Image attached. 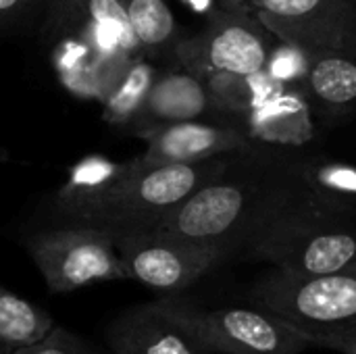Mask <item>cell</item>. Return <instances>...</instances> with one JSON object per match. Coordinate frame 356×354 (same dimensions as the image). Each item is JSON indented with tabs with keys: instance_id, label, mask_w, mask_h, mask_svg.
<instances>
[{
	"instance_id": "obj_1",
	"label": "cell",
	"mask_w": 356,
	"mask_h": 354,
	"mask_svg": "<svg viewBox=\"0 0 356 354\" xmlns=\"http://www.w3.org/2000/svg\"><path fill=\"white\" fill-rule=\"evenodd\" d=\"M307 159L286 146L252 142L148 232L221 246L234 261L275 219L309 196Z\"/></svg>"
},
{
	"instance_id": "obj_2",
	"label": "cell",
	"mask_w": 356,
	"mask_h": 354,
	"mask_svg": "<svg viewBox=\"0 0 356 354\" xmlns=\"http://www.w3.org/2000/svg\"><path fill=\"white\" fill-rule=\"evenodd\" d=\"M227 163V154L198 163L146 165L127 161L123 171L94 194L54 202L63 225H92L113 236L148 232Z\"/></svg>"
},
{
	"instance_id": "obj_3",
	"label": "cell",
	"mask_w": 356,
	"mask_h": 354,
	"mask_svg": "<svg viewBox=\"0 0 356 354\" xmlns=\"http://www.w3.org/2000/svg\"><path fill=\"white\" fill-rule=\"evenodd\" d=\"M242 259L261 261L296 275L353 271L356 211L321 204L309 194L254 238Z\"/></svg>"
},
{
	"instance_id": "obj_4",
	"label": "cell",
	"mask_w": 356,
	"mask_h": 354,
	"mask_svg": "<svg viewBox=\"0 0 356 354\" xmlns=\"http://www.w3.org/2000/svg\"><path fill=\"white\" fill-rule=\"evenodd\" d=\"M192 340L200 354H300L313 348L311 338L254 307H204L181 294L152 303Z\"/></svg>"
},
{
	"instance_id": "obj_5",
	"label": "cell",
	"mask_w": 356,
	"mask_h": 354,
	"mask_svg": "<svg viewBox=\"0 0 356 354\" xmlns=\"http://www.w3.org/2000/svg\"><path fill=\"white\" fill-rule=\"evenodd\" d=\"M246 298L309 336L311 344L356 332V269L327 275L271 269L254 280Z\"/></svg>"
},
{
	"instance_id": "obj_6",
	"label": "cell",
	"mask_w": 356,
	"mask_h": 354,
	"mask_svg": "<svg viewBox=\"0 0 356 354\" xmlns=\"http://www.w3.org/2000/svg\"><path fill=\"white\" fill-rule=\"evenodd\" d=\"M25 248L52 294H71L100 282H125L115 236L92 225H60L35 232Z\"/></svg>"
},
{
	"instance_id": "obj_7",
	"label": "cell",
	"mask_w": 356,
	"mask_h": 354,
	"mask_svg": "<svg viewBox=\"0 0 356 354\" xmlns=\"http://www.w3.org/2000/svg\"><path fill=\"white\" fill-rule=\"evenodd\" d=\"M275 35L263 25L248 4L227 6L209 17L207 25L184 35L171 52L177 67L196 75L257 73L265 69Z\"/></svg>"
},
{
	"instance_id": "obj_8",
	"label": "cell",
	"mask_w": 356,
	"mask_h": 354,
	"mask_svg": "<svg viewBox=\"0 0 356 354\" xmlns=\"http://www.w3.org/2000/svg\"><path fill=\"white\" fill-rule=\"evenodd\" d=\"M115 244L127 280H134L161 296L181 294L204 275L234 261L232 252L221 246L152 232L121 234L115 236Z\"/></svg>"
},
{
	"instance_id": "obj_9",
	"label": "cell",
	"mask_w": 356,
	"mask_h": 354,
	"mask_svg": "<svg viewBox=\"0 0 356 354\" xmlns=\"http://www.w3.org/2000/svg\"><path fill=\"white\" fill-rule=\"evenodd\" d=\"M50 31L79 40L94 56L104 98L119 77L144 56L125 10V0H50Z\"/></svg>"
},
{
	"instance_id": "obj_10",
	"label": "cell",
	"mask_w": 356,
	"mask_h": 354,
	"mask_svg": "<svg viewBox=\"0 0 356 354\" xmlns=\"http://www.w3.org/2000/svg\"><path fill=\"white\" fill-rule=\"evenodd\" d=\"M275 35L307 48L356 50V0H244Z\"/></svg>"
},
{
	"instance_id": "obj_11",
	"label": "cell",
	"mask_w": 356,
	"mask_h": 354,
	"mask_svg": "<svg viewBox=\"0 0 356 354\" xmlns=\"http://www.w3.org/2000/svg\"><path fill=\"white\" fill-rule=\"evenodd\" d=\"M138 136L148 142L144 154H140V161L146 165L198 163L252 144L248 134L236 121L227 119L181 121L146 129Z\"/></svg>"
},
{
	"instance_id": "obj_12",
	"label": "cell",
	"mask_w": 356,
	"mask_h": 354,
	"mask_svg": "<svg viewBox=\"0 0 356 354\" xmlns=\"http://www.w3.org/2000/svg\"><path fill=\"white\" fill-rule=\"evenodd\" d=\"M209 117L223 119L207 88V81L200 75L184 67H177L165 73L161 71L156 73L148 98L138 119L131 123V127L136 134H140L171 123L209 119Z\"/></svg>"
},
{
	"instance_id": "obj_13",
	"label": "cell",
	"mask_w": 356,
	"mask_h": 354,
	"mask_svg": "<svg viewBox=\"0 0 356 354\" xmlns=\"http://www.w3.org/2000/svg\"><path fill=\"white\" fill-rule=\"evenodd\" d=\"M111 354H200L192 340L152 303L119 313L104 328Z\"/></svg>"
},
{
	"instance_id": "obj_14",
	"label": "cell",
	"mask_w": 356,
	"mask_h": 354,
	"mask_svg": "<svg viewBox=\"0 0 356 354\" xmlns=\"http://www.w3.org/2000/svg\"><path fill=\"white\" fill-rule=\"evenodd\" d=\"M252 142L298 148L313 134V108L300 88H282L261 106L236 121Z\"/></svg>"
},
{
	"instance_id": "obj_15",
	"label": "cell",
	"mask_w": 356,
	"mask_h": 354,
	"mask_svg": "<svg viewBox=\"0 0 356 354\" xmlns=\"http://www.w3.org/2000/svg\"><path fill=\"white\" fill-rule=\"evenodd\" d=\"M311 108L327 117L356 111V50L317 48L300 88Z\"/></svg>"
},
{
	"instance_id": "obj_16",
	"label": "cell",
	"mask_w": 356,
	"mask_h": 354,
	"mask_svg": "<svg viewBox=\"0 0 356 354\" xmlns=\"http://www.w3.org/2000/svg\"><path fill=\"white\" fill-rule=\"evenodd\" d=\"M207 88L223 119L238 121L265 100H269L277 90L286 88L271 79L265 71L257 73H209L202 75Z\"/></svg>"
},
{
	"instance_id": "obj_17",
	"label": "cell",
	"mask_w": 356,
	"mask_h": 354,
	"mask_svg": "<svg viewBox=\"0 0 356 354\" xmlns=\"http://www.w3.org/2000/svg\"><path fill=\"white\" fill-rule=\"evenodd\" d=\"M125 10L144 56H171L184 35L169 0H125Z\"/></svg>"
},
{
	"instance_id": "obj_18",
	"label": "cell",
	"mask_w": 356,
	"mask_h": 354,
	"mask_svg": "<svg viewBox=\"0 0 356 354\" xmlns=\"http://www.w3.org/2000/svg\"><path fill=\"white\" fill-rule=\"evenodd\" d=\"M54 325L48 311L0 286V354L35 344Z\"/></svg>"
},
{
	"instance_id": "obj_19",
	"label": "cell",
	"mask_w": 356,
	"mask_h": 354,
	"mask_svg": "<svg viewBox=\"0 0 356 354\" xmlns=\"http://www.w3.org/2000/svg\"><path fill=\"white\" fill-rule=\"evenodd\" d=\"M156 73L159 69L150 58L140 56L102 100V119L108 125H131L148 98Z\"/></svg>"
},
{
	"instance_id": "obj_20",
	"label": "cell",
	"mask_w": 356,
	"mask_h": 354,
	"mask_svg": "<svg viewBox=\"0 0 356 354\" xmlns=\"http://www.w3.org/2000/svg\"><path fill=\"white\" fill-rule=\"evenodd\" d=\"M305 184L317 202L334 209L356 211V165L353 163L307 159Z\"/></svg>"
},
{
	"instance_id": "obj_21",
	"label": "cell",
	"mask_w": 356,
	"mask_h": 354,
	"mask_svg": "<svg viewBox=\"0 0 356 354\" xmlns=\"http://www.w3.org/2000/svg\"><path fill=\"white\" fill-rule=\"evenodd\" d=\"M311 56L313 48L284 38H275L267 52L263 71L286 88H302L311 67Z\"/></svg>"
},
{
	"instance_id": "obj_22",
	"label": "cell",
	"mask_w": 356,
	"mask_h": 354,
	"mask_svg": "<svg viewBox=\"0 0 356 354\" xmlns=\"http://www.w3.org/2000/svg\"><path fill=\"white\" fill-rule=\"evenodd\" d=\"M13 354H106L90 340L73 334L63 325H54L42 340L19 348Z\"/></svg>"
},
{
	"instance_id": "obj_23",
	"label": "cell",
	"mask_w": 356,
	"mask_h": 354,
	"mask_svg": "<svg viewBox=\"0 0 356 354\" xmlns=\"http://www.w3.org/2000/svg\"><path fill=\"white\" fill-rule=\"evenodd\" d=\"M313 346L315 348L334 351V353L338 354H356V332H353V334H336V336L321 338Z\"/></svg>"
},
{
	"instance_id": "obj_24",
	"label": "cell",
	"mask_w": 356,
	"mask_h": 354,
	"mask_svg": "<svg viewBox=\"0 0 356 354\" xmlns=\"http://www.w3.org/2000/svg\"><path fill=\"white\" fill-rule=\"evenodd\" d=\"M40 0H0V25L27 13Z\"/></svg>"
},
{
	"instance_id": "obj_25",
	"label": "cell",
	"mask_w": 356,
	"mask_h": 354,
	"mask_svg": "<svg viewBox=\"0 0 356 354\" xmlns=\"http://www.w3.org/2000/svg\"><path fill=\"white\" fill-rule=\"evenodd\" d=\"M188 8H192L194 13H200V15H215L217 10L221 8H227V6H234L229 4L227 0H181ZM240 6V4H238Z\"/></svg>"
},
{
	"instance_id": "obj_26",
	"label": "cell",
	"mask_w": 356,
	"mask_h": 354,
	"mask_svg": "<svg viewBox=\"0 0 356 354\" xmlns=\"http://www.w3.org/2000/svg\"><path fill=\"white\" fill-rule=\"evenodd\" d=\"M229 4H234V6H238V4H246L244 0H227Z\"/></svg>"
}]
</instances>
